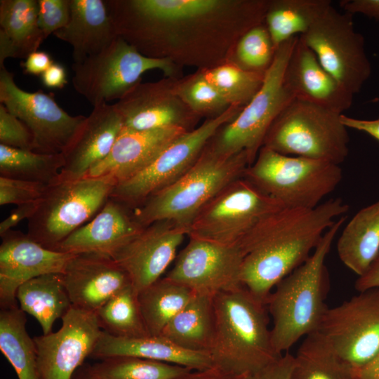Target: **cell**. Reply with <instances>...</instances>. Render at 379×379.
<instances>
[{"label": "cell", "instance_id": "cell-16", "mask_svg": "<svg viewBox=\"0 0 379 379\" xmlns=\"http://www.w3.org/2000/svg\"><path fill=\"white\" fill-rule=\"evenodd\" d=\"M101 332L95 313L72 306L58 331L33 338L39 379H72Z\"/></svg>", "mask_w": 379, "mask_h": 379}, {"label": "cell", "instance_id": "cell-34", "mask_svg": "<svg viewBox=\"0 0 379 379\" xmlns=\"http://www.w3.org/2000/svg\"><path fill=\"white\" fill-rule=\"evenodd\" d=\"M194 293L187 286L165 277L140 292L138 300L148 334L159 335Z\"/></svg>", "mask_w": 379, "mask_h": 379}, {"label": "cell", "instance_id": "cell-49", "mask_svg": "<svg viewBox=\"0 0 379 379\" xmlns=\"http://www.w3.org/2000/svg\"><path fill=\"white\" fill-rule=\"evenodd\" d=\"M341 121L347 127L364 132L379 141V117L373 120L359 119L341 115Z\"/></svg>", "mask_w": 379, "mask_h": 379}, {"label": "cell", "instance_id": "cell-5", "mask_svg": "<svg viewBox=\"0 0 379 379\" xmlns=\"http://www.w3.org/2000/svg\"><path fill=\"white\" fill-rule=\"evenodd\" d=\"M244 177L284 208H313L335 190L343 171L338 164L262 146Z\"/></svg>", "mask_w": 379, "mask_h": 379}, {"label": "cell", "instance_id": "cell-24", "mask_svg": "<svg viewBox=\"0 0 379 379\" xmlns=\"http://www.w3.org/2000/svg\"><path fill=\"white\" fill-rule=\"evenodd\" d=\"M122 128V119L114 105L93 107L74 141L63 154L65 163L58 180L85 177L93 166L107 157Z\"/></svg>", "mask_w": 379, "mask_h": 379}, {"label": "cell", "instance_id": "cell-33", "mask_svg": "<svg viewBox=\"0 0 379 379\" xmlns=\"http://www.w3.org/2000/svg\"><path fill=\"white\" fill-rule=\"evenodd\" d=\"M292 379H357V371L319 332L303 338L296 354Z\"/></svg>", "mask_w": 379, "mask_h": 379}, {"label": "cell", "instance_id": "cell-15", "mask_svg": "<svg viewBox=\"0 0 379 379\" xmlns=\"http://www.w3.org/2000/svg\"><path fill=\"white\" fill-rule=\"evenodd\" d=\"M244 254L239 246H225L189 237L178 253L167 279L194 292L212 295L244 287Z\"/></svg>", "mask_w": 379, "mask_h": 379}, {"label": "cell", "instance_id": "cell-38", "mask_svg": "<svg viewBox=\"0 0 379 379\" xmlns=\"http://www.w3.org/2000/svg\"><path fill=\"white\" fill-rule=\"evenodd\" d=\"M201 72L231 106L242 108L260 90L265 74L244 69L234 62Z\"/></svg>", "mask_w": 379, "mask_h": 379}, {"label": "cell", "instance_id": "cell-21", "mask_svg": "<svg viewBox=\"0 0 379 379\" xmlns=\"http://www.w3.org/2000/svg\"><path fill=\"white\" fill-rule=\"evenodd\" d=\"M284 84L293 99L339 114L349 109L353 102L354 95L325 69L300 36L288 60Z\"/></svg>", "mask_w": 379, "mask_h": 379}, {"label": "cell", "instance_id": "cell-6", "mask_svg": "<svg viewBox=\"0 0 379 379\" xmlns=\"http://www.w3.org/2000/svg\"><path fill=\"white\" fill-rule=\"evenodd\" d=\"M342 114L293 99L272 123L262 146L285 155L340 165L348 156L350 142Z\"/></svg>", "mask_w": 379, "mask_h": 379}, {"label": "cell", "instance_id": "cell-45", "mask_svg": "<svg viewBox=\"0 0 379 379\" xmlns=\"http://www.w3.org/2000/svg\"><path fill=\"white\" fill-rule=\"evenodd\" d=\"M39 201L17 206V207L0 223V235L4 236L12 230L25 219L29 220L36 211Z\"/></svg>", "mask_w": 379, "mask_h": 379}, {"label": "cell", "instance_id": "cell-12", "mask_svg": "<svg viewBox=\"0 0 379 379\" xmlns=\"http://www.w3.org/2000/svg\"><path fill=\"white\" fill-rule=\"evenodd\" d=\"M300 37L343 88L354 95L360 92L372 69L353 15L331 5Z\"/></svg>", "mask_w": 379, "mask_h": 379}, {"label": "cell", "instance_id": "cell-42", "mask_svg": "<svg viewBox=\"0 0 379 379\" xmlns=\"http://www.w3.org/2000/svg\"><path fill=\"white\" fill-rule=\"evenodd\" d=\"M0 145L32 150L33 136L27 126L0 104Z\"/></svg>", "mask_w": 379, "mask_h": 379}, {"label": "cell", "instance_id": "cell-35", "mask_svg": "<svg viewBox=\"0 0 379 379\" xmlns=\"http://www.w3.org/2000/svg\"><path fill=\"white\" fill-rule=\"evenodd\" d=\"M63 154H40L0 145V176L50 185L65 166Z\"/></svg>", "mask_w": 379, "mask_h": 379}, {"label": "cell", "instance_id": "cell-3", "mask_svg": "<svg viewBox=\"0 0 379 379\" xmlns=\"http://www.w3.org/2000/svg\"><path fill=\"white\" fill-rule=\"evenodd\" d=\"M213 307L215 331L208 354L214 368L242 378L281 356L272 345L266 305L244 286L214 295Z\"/></svg>", "mask_w": 379, "mask_h": 379}, {"label": "cell", "instance_id": "cell-31", "mask_svg": "<svg viewBox=\"0 0 379 379\" xmlns=\"http://www.w3.org/2000/svg\"><path fill=\"white\" fill-rule=\"evenodd\" d=\"M331 5L329 0L268 1L264 23L276 48L305 34Z\"/></svg>", "mask_w": 379, "mask_h": 379}, {"label": "cell", "instance_id": "cell-52", "mask_svg": "<svg viewBox=\"0 0 379 379\" xmlns=\"http://www.w3.org/2000/svg\"><path fill=\"white\" fill-rule=\"evenodd\" d=\"M357 379H379V353L371 362L357 372Z\"/></svg>", "mask_w": 379, "mask_h": 379}, {"label": "cell", "instance_id": "cell-47", "mask_svg": "<svg viewBox=\"0 0 379 379\" xmlns=\"http://www.w3.org/2000/svg\"><path fill=\"white\" fill-rule=\"evenodd\" d=\"M53 62L49 53L37 51L29 54L22 63V66L25 73L41 76Z\"/></svg>", "mask_w": 379, "mask_h": 379}, {"label": "cell", "instance_id": "cell-19", "mask_svg": "<svg viewBox=\"0 0 379 379\" xmlns=\"http://www.w3.org/2000/svg\"><path fill=\"white\" fill-rule=\"evenodd\" d=\"M114 105L123 126L135 131L173 127L191 131L198 117L168 80L139 82Z\"/></svg>", "mask_w": 379, "mask_h": 379}, {"label": "cell", "instance_id": "cell-1", "mask_svg": "<svg viewBox=\"0 0 379 379\" xmlns=\"http://www.w3.org/2000/svg\"><path fill=\"white\" fill-rule=\"evenodd\" d=\"M348 210L335 197L313 208H282L265 217L239 244L243 286L266 305L275 286L310 256L325 232Z\"/></svg>", "mask_w": 379, "mask_h": 379}, {"label": "cell", "instance_id": "cell-53", "mask_svg": "<svg viewBox=\"0 0 379 379\" xmlns=\"http://www.w3.org/2000/svg\"><path fill=\"white\" fill-rule=\"evenodd\" d=\"M72 379H101L93 370L92 365L83 364L74 373Z\"/></svg>", "mask_w": 379, "mask_h": 379}, {"label": "cell", "instance_id": "cell-26", "mask_svg": "<svg viewBox=\"0 0 379 379\" xmlns=\"http://www.w3.org/2000/svg\"><path fill=\"white\" fill-rule=\"evenodd\" d=\"M90 357L100 360L134 357L177 364L193 371L213 367L208 353L183 349L161 335L119 338L102 331Z\"/></svg>", "mask_w": 379, "mask_h": 379}, {"label": "cell", "instance_id": "cell-13", "mask_svg": "<svg viewBox=\"0 0 379 379\" xmlns=\"http://www.w3.org/2000/svg\"><path fill=\"white\" fill-rule=\"evenodd\" d=\"M0 103L27 126L33 136L32 151L40 154H65L86 118L69 114L53 94L22 90L4 66L0 67Z\"/></svg>", "mask_w": 379, "mask_h": 379}, {"label": "cell", "instance_id": "cell-43", "mask_svg": "<svg viewBox=\"0 0 379 379\" xmlns=\"http://www.w3.org/2000/svg\"><path fill=\"white\" fill-rule=\"evenodd\" d=\"M38 23L45 39L67 25L69 0H38Z\"/></svg>", "mask_w": 379, "mask_h": 379}, {"label": "cell", "instance_id": "cell-22", "mask_svg": "<svg viewBox=\"0 0 379 379\" xmlns=\"http://www.w3.org/2000/svg\"><path fill=\"white\" fill-rule=\"evenodd\" d=\"M145 227L136 220L133 208L109 197L90 221L65 239L55 251L112 257Z\"/></svg>", "mask_w": 379, "mask_h": 379}, {"label": "cell", "instance_id": "cell-40", "mask_svg": "<svg viewBox=\"0 0 379 379\" xmlns=\"http://www.w3.org/2000/svg\"><path fill=\"white\" fill-rule=\"evenodd\" d=\"M277 49L264 22L246 32L235 46L236 64L244 69L265 73Z\"/></svg>", "mask_w": 379, "mask_h": 379}, {"label": "cell", "instance_id": "cell-37", "mask_svg": "<svg viewBox=\"0 0 379 379\" xmlns=\"http://www.w3.org/2000/svg\"><path fill=\"white\" fill-rule=\"evenodd\" d=\"M101 379H178L192 371L177 364L134 357H114L92 365Z\"/></svg>", "mask_w": 379, "mask_h": 379}, {"label": "cell", "instance_id": "cell-44", "mask_svg": "<svg viewBox=\"0 0 379 379\" xmlns=\"http://www.w3.org/2000/svg\"><path fill=\"white\" fill-rule=\"evenodd\" d=\"M294 355L286 352L261 371L242 379H292Z\"/></svg>", "mask_w": 379, "mask_h": 379}, {"label": "cell", "instance_id": "cell-2", "mask_svg": "<svg viewBox=\"0 0 379 379\" xmlns=\"http://www.w3.org/2000/svg\"><path fill=\"white\" fill-rule=\"evenodd\" d=\"M346 217L338 218L325 232L310 256L283 278L266 300L272 320L271 341L275 352H288L299 340L319 330L328 288L326 258Z\"/></svg>", "mask_w": 379, "mask_h": 379}, {"label": "cell", "instance_id": "cell-28", "mask_svg": "<svg viewBox=\"0 0 379 379\" xmlns=\"http://www.w3.org/2000/svg\"><path fill=\"white\" fill-rule=\"evenodd\" d=\"M341 262L358 277L366 272L379 253V200L360 209L338 237Z\"/></svg>", "mask_w": 379, "mask_h": 379}, {"label": "cell", "instance_id": "cell-27", "mask_svg": "<svg viewBox=\"0 0 379 379\" xmlns=\"http://www.w3.org/2000/svg\"><path fill=\"white\" fill-rule=\"evenodd\" d=\"M38 0L0 1V67L8 58L26 59L45 40L38 23Z\"/></svg>", "mask_w": 379, "mask_h": 379}, {"label": "cell", "instance_id": "cell-51", "mask_svg": "<svg viewBox=\"0 0 379 379\" xmlns=\"http://www.w3.org/2000/svg\"><path fill=\"white\" fill-rule=\"evenodd\" d=\"M178 379H242L241 378L223 372L214 367L191 371Z\"/></svg>", "mask_w": 379, "mask_h": 379}, {"label": "cell", "instance_id": "cell-8", "mask_svg": "<svg viewBox=\"0 0 379 379\" xmlns=\"http://www.w3.org/2000/svg\"><path fill=\"white\" fill-rule=\"evenodd\" d=\"M298 37L277 48L260 90L237 117L222 126L209 141L208 145L214 152L223 156L244 152L250 165L255 161L272 123L293 100L284 86V74Z\"/></svg>", "mask_w": 379, "mask_h": 379}, {"label": "cell", "instance_id": "cell-14", "mask_svg": "<svg viewBox=\"0 0 379 379\" xmlns=\"http://www.w3.org/2000/svg\"><path fill=\"white\" fill-rule=\"evenodd\" d=\"M319 331L357 372L379 353V287L328 307Z\"/></svg>", "mask_w": 379, "mask_h": 379}, {"label": "cell", "instance_id": "cell-9", "mask_svg": "<svg viewBox=\"0 0 379 379\" xmlns=\"http://www.w3.org/2000/svg\"><path fill=\"white\" fill-rule=\"evenodd\" d=\"M72 67L74 90L93 107L119 100L147 71L158 69L168 77L175 72L170 58L147 57L119 36L101 52Z\"/></svg>", "mask_w": 379, "mask_h": 379}, {"label": "cell", "instance_id": "cell-11", "mask_svg": "<svg viewBox=\"0 0 379 379\" xmlns=\"http://www.w3.org/2000/svg\"><path fill=\"white\" fill-rule=\"evenodd\" d=\"M241 109L232 105L221 115L208 119L181 135L147 168L117 184L110 198L133 209L140 206L149 197L169 186L190 170L218 131L233 120Z\"/></svg>", "mask_w": 379, "mask_h": 379}, {"label": "cell", "instance_id": "cell-48", "mask_svg": "<svg viewBox=\"0 0 379 379\" xmlns=\"http://www.w3.org/2000/svg\"><path fill=\"white\" fill-rule=\"evenodd\" d=\"M67 72L64 66L53 62L41 75L42 84L48 88H62L67 84Z\"/></svg>", "mask_w": 379, "mask_h": 379}, {"label": "cell", "instance_id": "cell-54", "mask_svg": "<svg viewBox=\"0 0 379 379\" xmlns=\"http://www.w3.org/2000/svg\"><path fill=\"white\" fill-rule=\"evenodd\" d=\"M378 101H379V98H375V99L373 100V102H378Z\"/></svg>", "mask_w": 379, "mask_h": 379}, {"label": "cell", "instance_id": "cell-36", "mask_svg": "<svg viewBox=\"0 0 379 379\" xmlns=\"http://www.w3.org/2000/svg\"><path fill=\"white\" fill-rule=\"evenodd\" d=\"M102 331L119 338L149 335L140 312L138 295L132 286L119 292L97 312Z\"/></svg>", "mask_w": 379, "mask_h": 379}, {"label": "cell", "instance_id": "cell-30", "mask_svg": "<svg viewBox=\"0 0 379 379\" xmlns=\"http://www.w3.org/2000/svg\"><path fill=\"white\" fill-rule=\"evenodd\" d=\"M20 308L34 317L43 334L53 332L58 319H62L72 307L62 274H47L22 284L16 293Z\"/></svg>", "mask_w": 379, "mask_h": 379}, {"label": "cell", "instance_id": "cell-10", "mask_svg": "<svg viewBox=\"0 0 379 379\" xmlns=\"http://www.w3.org/2000/svg\"><path fill=\"white\" fill-rule=\"evenodd\" d=\"M284 208L244 177L223 188L198 213L189 237L225 246H239L265 217Z\"/></svg>", "mask_w": 379, "mask_h": 379}, {"label": "cell", "instance_id": "cell-7", "mask_svg": "<svg viewBox=\"0 0 379 379\" xmlns=\"http://www.w3.org/2000/svg\"><path fill=\"white\" fill-rule=\"evenodd\" d=\"M117 184L111 175L57 180L48 185L36 211L28 220L27 234L55 251L65 239L101 210Z\"/></svg>", "mask_w": 379, "mask_h": 379}, {"label": "cell", "instance_id": "cell-39", "mask_svg": "<svg viewBox=\"0 0 379 379\" xmlns=\"http://www.w3.org/2000/svg\"><path fill=\"white\" fill-rule=\"evenodd\" d=\"M176 95L198 117L209 119L223 114L231 105L204 77L202 72L173 84Z\"/></svg>", "mask_w": 379, "mask_h": 379}, {"label": "cell", "instance_id": "cell-29", "mask_svg": "<svg viewBox=\"0 0 379 379\" xmlns=\"http://www.w3.org/2000/svg\"><path fill=\"white\" fill-rule=\"evenodd\" d=\"M214 331L213 295L194 292L160 335L183 349L208 353Z\"/></svg>", "mask_w": 379, "mask_h": 379}, {"label": "cell", "instance_id": "cell-32", "mask_svg": "<svg viewBox=\"0 0 379 379\" xmlns=\"http://www.w3.org/2000/svg\"><path fill=\"white\" fill-rule=\"evenodd\" d=\"M26 321L25 313L18 305L1 308L0 350L18 379H39L35 344Z\"/></svg>", "mask_w": 379, "mask_h": 379}, {"label": "cell", "instance_id": "cell-25", "mask_svg": "<svg viewBox=\"0 0 379 379\" xmlns=\"http://www.w3.org/2000/svg\"><path fill=\"white\" fill-rule=\"evenodd\" d=\"M67 25L53 35L72 47L74 63L107 48L117 36L102 0H69Z\"/></svg>", "mask_w": 379, "mask_h": 379}, {"label": "cell", "instance_id": "cell-17", "mask_svg": "<svg viewBox=\"0 0 379 379\" xmlns=\"http://www.w3.org/2000/svg\"><path fill=\"white\" fill-rule=\"evenodd\" d=\"M189 229L171 220L156 221L119 248L112 258L127 273L138 295L161 279L175 261Z\"/></svg>", "mask_w": 379, "mask_h": 379}, {"label": "cell", "instance_id": "cell-41", "mask_svg": "<svg viewBox=\"0 0 379 379\" xmlns=\"http://www.w3.org/2000/svg\"><path fill=\"white\" fill-rule=\"evenodd\" d=\"M48 185L0 176V205L13 204L18 206L39 201Z\"/></svg>", "mask_w": 379, "mask_h": 379}, {"label": "cell", "instance_id": "cell-4", "mask_svg": "<svg viewBox=\"0 0 379 379\" xmlns=\"http://www.w3.org/2000/svg\"><path fill=\"white\" fill-rule=\"evenodd\" d=\"M249 165L246 152L223 156L208 143L190 170L134 208V215L143 226L171 220L190 230L201 208L227 185L243 178Z\"/></svg>", "mask_w": 379, "mask_h": 379}, {"label": "cell", "instance_id": "cell-50", "mask_svg": "<svg viewBox=\"0 0 379 379\" xmlns=\"http://www.w3.org/2000/svg\"><path fill=\"white\" fill-rule=\"evenodd\" d=\"M354 286L358 292L379 287V253L366 272L358 277Z\"/></svg>", "mask_w": 379, "mask_h": 379}, {"label": "cell", "instance_id": "cell-18", "mask_svg": "<svg viewBox=\"0 0 379 379\" xmlns=\"http://www.w3.org/2000/svg\"><path fill=\"white\" fill-rule=\"evenodd\" d=\"M1 238V308L18 305L17 291L27 281L47 274H62L74 255L47 248L19 231L12 230Z\"/></svg>", "mask_w": 379, "mask_h": 379}, {"label": "cell", "instance_id": "cell-20", "mask_svg": "<svg viewBox=\"0 0 379 379\" xmlns=\"http://www.w3.org/2000/svg\"><path fill=\"white\" fill-rule=\"evenodd\" d=\"M62 275L72 306L94 313L131 286L127 273L111 257L100 254L74 255Z\"/></svg>", "mask_w": 379, "mask_h": 379}, {"label": "cell", "instance_id": "cell-46", "mask_svg": "<svg viewBox=\"0 0 379 379\" xmlns=\"http://www.w3.org/2000/svg\"><path fill=\"white\" fill-rule=\"evenodd\" d=\"M339 5L344 12L361 13L379 22V0H343Z\"/></svg>", "mask_w": 379, "mask_h": 379}, {"label": "cell", "instance_id": "cell-23", "mask_svg": "<svg viewBox=\"0 0 379 379\" xmlns=\"http://www.w3.org/2000/svg\"><path fill=\"white\" fill-rule=\"evenodd\" d=\"M187 131L177 127L135 131L123 126L109 154L86 176L111 175L117 184L121 182L147 168Z\"/></svg>", "mask_w": 379, "mask_h": 379}]
</instances>
